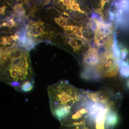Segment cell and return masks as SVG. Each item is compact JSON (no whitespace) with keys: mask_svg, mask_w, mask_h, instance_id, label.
Listing matches in <instances>:
<instances>
[{"mask_svg":"<svg viewBox=\"0 0 129 129\" xmlns=\"http://www.w3.org/2000/svg\"><path fill=\"white\" fill-rule=\"evenodd\" d=\"M85 90L61 80L48 86L47 92L51 111L59 121L65 117L72 106L84 94Z\"/></svg>","mask_w":129,"mask_h":129,"instance_id":"cell-3","label":"cell"},{"mask_svg":"<svg viewBox=\"0 0 129 129\" xmlns=\"http://www.w3.org/2000/svg\"><path fill=\"white\" fill-rule=\"evenodd\" d=\"M6 53L7 60L1 63V80L18 91H30L35 81L28 56L19 50Z\"/></svg>","mask_w":129,"mask_h":129,"instance_id":"cell-2","label":"cell"},{"mask_svg":"<svg viewBox=\"0 0 129 129\" xmlns=\"http://www.w3.org/2000/svg\"><path fill=\"white\" fill-rule=\"evenodd\" d=\"M117 58L110 50L100 55L99 62L94 70L91 79L98 80L116 76L119 71Z\"/></svg>","mask_w":129,"mask_h":129,"instance_id":"cell-4","label":"cell"},{"mask_svg":"<svg viewBox=\"0 0 129 129\" xmlns=\"http://www.w3.org/2000/svg\"><path fill=\"white\" fill-rule=\"evenodd\" d=\"M68 43L73 48L74 51L77 52L79 50L80 46L79 45L78 42L75 39L73 38H70Z\"/></svg>","mask_w":129,"mask_h":129,"instance_id":"cell-9","label":"cell"},{"mask_svg":"<svg viewBox=\"0 0 129 129\" xmlns=\"http://www.w3.org/2000/svg\"><path fill=\"white\" fill-rule=\"evenodd\" d=\"M117 104L101 101L85 91L60 120L59 129H113L118 121Z\"/></svg>","mask_w":129,"mask_h":129,"instance_id":"cell-1","label":"cell"},{"mask_svg":"<svg viewBox=\"0 0 129 129\" xmlns=\"http://www.w3.org/2000/svg\"><path fill=\"white\" fill-rule=\"evenodd\" d=\"M69 8L74 11H78L81 13L85 14V12L84 11L81 9L79 5L77 2L76 0H71V4Z\"/></svg>","mask_w":129,"mask_h":129,"instance_id":"cell-8","label":"cell"},{"mask_svg":"<svg viewBox=\"0 0 129 129\" xmlns=\"http://www.w3.org/2000/svg\"><path fill=\"white\" fill-rule=\"evenodd\" d=\"M66 32H70L72 34L76 37L80 38H84L83 36L82 27L75 25H68L64 28Z\"/></svg>","mask_w":129,"mask_h":129,"instance_id":"cell-7","label":"cell"},{"mask_svg":"<svg viewBox=\"0 0 129 129\" xmlns=\"http://www.w3.org/2000/svg\"><path fill=\"white\" fill-rule=\"evenodd\" d=\"M60 2L62 3L63 6L66 7L67 9H69L71 4V0H60Z\"/></svg>","mask_w":129,"mask_h":129,"instance_id":"cell-15","label":"cell"},{"mask_svg":"<svg viewBox=\"0 0 129 129\" xmlns=\"http://www.w3.org/2000/svg\"><path fill=\"white\" fill-rule=\"evenodd\" d=\"M14 11L20 14H24L25 10L23 6L21 4H17L14 7Z\"/></svg>","mask_w":129,"mask_h":129,"instance_id":"cell-13","label":"cell"},{"mask_svg":"<svg viewBox=\"0 0 129 129\" xmlns=\"http://www.w3.org/2000/svg\"><path fill=\"white\" fill-rule=\"evenodd\" d=\"M17 38V37L16 36H12L2 37V44L4 45H6V44L10 45L11 44L13 41L16 40Z\"/></svg>","mask_w":129,"mask_h":129,"instance_id":"cell-10","label":"cell"},{"mask_svg":"<svg viewBox=\"0 0 129 129\" xmlns=\"http://www.w3.org/2000/svg\"><path fill=\"white\" fill-rule=\"evenodd\" d=\"M55 21L58 25L62 27L63 28L68 25V22L67 19L63 17L56 18L55 19Z\"/></svg>","mask_w":129,"mask_h":129,"instance_id":"cell-11","label":"cell"},{"mask_svg":"<svg viewBox=\"0 0 129 129\" xmlns=\"http://www.w3.org/2000/svg\"><path fill=\"white\" fill-rule=\"evenodd\" d=\"M94 40L98 47H109L112 43V37L110 32L105 27L98 26L95 31Z\"/></svg>","mask_w":129,"mask_h":129,"instance_id":"cell-5","label":"cell"},{"mask_svg":"<svg viewBox=\"0 0 129 129\" xmlns=\"http://www.w3.org/2000/svg\"><path fill=\"white\" fill-rule=\"evenodd\" d=\"M31 28L32 34L35 37L45 34V26L41 22L39 21L35 23Z\"/></svg>","mask_w":129,"mask_h":129,"instance_id":"cell-6","label":"cell"},{"mask_svg":"<svg viewBox=\"0 0 129 129\" xmlns=\"http://www.w3.org/2000/svg\"><path fill=\"white\" fill-rule=\"evenodd\" d=\"M6 7L5 6H4L2 7L1 8V11H0V12H1V14H4V13H5V9H6Z\"/></svg>","mask_w":129,"mask_h":129,"instance_id":"cell-16","label":"cell"},{"mask_svg":"<svg viewBox=\"0 0 129 129\" xmlns=\"http://www.w3.org/2000/svg\"><path fill=\"white\" fill-rule=\"evenodd\" d=\"M31 13H34L36 9V2L35 0H25Z\"/></svg>","mask_w":129,"mask_h":129,"instance_id":"cell-12","label":"cell"},{"mask_svg":"<svg viewBox=\"0 0 129 129\" xmlns=\"http://www.w3.org/2000/svg\"><path fill=\"white\" fill-rule=\"evenodd\" d=\"M15 25H16V23L12 19L8 20L7 22L3 23L2 24V26H5V27H12Z\"/></svg>","mask_w":129,"mask_h":129,"instance_id":"cell-14","label":"cell"}]
</instances>
